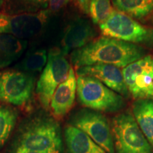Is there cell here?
Segmentation results:
<instances>
[{"label":"cell","instance_id":"cell-1","mask_svg":"<svg viewBox=\"0 0 153 153\" xmlns=\"http://www.w3.org/2000/svg\"><path fill=\"white\" fill-rule=\"evenodd\" d=\"M147 55L144 48L116 38L101 37L72 52L76 69L96 64H108L124 68Z\"/></svg>","mask_w":153,"mask_h":153},{"label":"cell","instance_id":"cell-2","mask_svg":"<svg viewBox=\"0 0 153 153\" xmlns=\"http://www.w3.org/2000/svg\"><path fill=\"white\" fill-rule=\"evenodd\" d=\"M76 94L80 104L97 111L117 112L126 105L123 96L91 76H77Z\"/></svg>","mask_w":153,"mask_h":153},{"label":"cell","instance_id":"cell-3","mask_svg":"<svg viewBox=\"0 0 153 153\" xmlns=\"http://www.w3.org/2000/svg\"><path fill=\"white\" fill-rule=\"evenodd\" d=\"M101 33L153 51V27L144 26L123 13L114 10L103 24Z\"/></svg>","mask_w":153,"mask_h":153},{"label":"cell","instance_id":"cell-4","mask_svg":"<svg viewBox=\"0 0 153 153\" xmlns=\"http://www.w3.org/2000/svg\"><path fill=\"white\" fill-rule=\"evenodd\" d=\"M18 148L36 152H61L62 138L58 124L49 118H34L23 131Z\"/></svg>","mask_w":153,"mask_h":153},{"label":"cell","instance_id":"cell-5","mask_svg":"<svg viewBox=\"0 0 153 153\" xmlns=\"http://www.w3.org/2000/svg\"><path fill=\"white\" fill-rule=\"evenodd\" d=\"M110 125L116 153H152V146L131 113L116 115Z\"/></svg>","mask_w":153,"mask_h":153},{"label":"cell","instance_id":"cell-6","mask_svg":"<svg viewBox=\"0 0 153 153\" xmlns=\"http://www.w3.org/2000/svg\"><path fill=\"white\" fill-rule=\"evenodd\" d=\"M65 55L61 50L50 51L47 63L36 85L40 102L46 109L50 107L55 89L67 79L71 68Z\"/></svg>","mask_w":153,"mask_h":153},{"label":"cell","instance_id":"cell-7","mask_svg":"<svg viewBox=\"0 0 153 153\" xmlns=\"http://www.w3.org/2000/svg\"><path fill=\"white\" fill-rule=\"evenodd\" d=\"M70 125L87 134L107 153H115L111 125L106 116L91 109H82L73 115Z\"/></svg>","mask_w":153,"mask_h":153},{"label":"cell","instance_id":"cell-8","mask_svg":"<svg viewBox=\"0 0 153 153\" xmlns=\"http://www.w3.org/2000/svg\"><path fill=\"white\" fill-rule=\"evenodd\" d=\"M126 87L134 99H153V55H148L122 69Z\"/></svg>","mask_w":153,"mask_h":153},{"label":"cell","instance_id":"cell-9","mask_svg":"<svg viewBox=\"0 0 153 153\" xmlns=\"http://www.w3.org/2000/svg\"><path fill=\"white\" fill-rule=\"evenodd\" d=\"M50 11L19 14H0V34H7L25 39L37 36L43 29Z\"/></svg>","mask_w":153,"mask_h":153},{"label":"cell","instance_id":"cell-10","mask_svg":"<svg viewBox=\"0 0 153 153\" xmlns=\"http://www.w3.org/2000/svg\"><path fill=\"white\" fill-rule=\"evenodd\" d=\"M34 87V78L30 73L14 71L0 72V101L23 106L29 101Z\"/></svg>","mask_w":153,"mask_h":153},{"label":"cell","instance_id":"cell-11","mask_svg":"<svg viewBox=\"0 0 153 153\" xmlns=\"http://www.w3.org/2000/svg\"><path fill=\"white\" fill-rule=\"evenodd\" d=\"M77 76H88L102 82L107 87L123 96L129 97L130 93L126 87L123 72L118 67L108 64H96L76 69Z\"/></svg>","mask_w":153,"mask_h":153},{"label":"cell","instance_id":"cell-12","mask_svg":"<svg viewBox=\"0 0 153 153\" xmlns=\"http://www.w3.org/2000/svg\"><path fill=\"white\" fill-rule=\"evenodd\" d=\"M97 35V30L89 21L84 19L74 20L65 30L61 51L67 55L70 51H74L85 46L94 40Z\"/></svg>","mask_w":153,"mask_h":153},{"label":"cell","instance_id":"cell-13","mask_svg":"<svg viewBox=\"0 0 153 153\" xmlns=\"http://www.w3.org/2000/svg\"><path fill=\"white\" fill-rule=\"evenodd\" d=\"M76 93V77L71 68L67 79L57 87L51 99L50 108L56 119H61L73 106Z\"/></svg>","mask_w":153,"mask_h":153},{"label":"cell","instance_id":"cell-14","mask_svg":"<svg viewBox=\"0 0 153 153\" xmlns=\"http://www.w3.org/2000/svg\"><path fill=\"white\" fill-rule=\"evenodd\" d=\"M68 153H107L87 134L72 125L65 130Z\"/></svg>","mask_w":153,"mask_h":153},{"label":"cell","instance_id":"cell-15","mask_svg":"<svg viewBox=\"0 0 153 153\" xmlns=\"http://www.w3.org/2000/svg\"><path fill=\"white\" fill-rule=\"evenodd\" d=\"M132 110L139 128L153 148V99H137Z\"/></svg>","mask_w":153,"mask_h":153},{"label":"cell","instance_id":"cell-16","mask_svg":"<svg viewBox=\"0 0 153 153\" xmlns=\"http://www.w3.org/2000/svg\"><path fill=\"white\" fill-rule=\"evenodd\" d=\"M27 41L16 36L0 34V68L11 65L22 56Z\"/></svg>","mask_w":153,"mask_h":153},{"label":"cell","instance_id":"cell-17","mask_svg":"<svg viewBox=\"0 0 153 153\" xmlns=\"http://www.w3.org/2000/svg\"><path fill=\"white\" fill-rule=\"evenodd\" d=\"M117 11L135 20L143 21L153 13V0H111Z\"/></svg>","mask_w":153,"mask_h":153},{"label":"cell","instance_id":"cell-18","mask_svg":"<svg viewBox=\"0 0 153 153\" xmlns=\"http://www.w3.org/2000/svg\"><path fill=\"white\" fill-rule=\"evenodd\" d=\"M48 61L46 50L38 49L31 51L17 65V68L28 72H40L43 70Z\"/></svg>","mask_w":153,"mask_h":153},{"label":"cell","instance_id":"cell-19","mask_svg":"<svg viewBox=\"0 0 153 153\" xmlns=\"http://www.w3.org/2000/svg\"><path fill=\"white\" fill-rule=\"evenodd\" d=\"M114 10L111 0H90L88 14L94 24L100 25L109 18Z\"/></svg>","mask_w":153,"mask_h":153},{"label":"cell","instance_id":"cell-20","mask_svg":"<svg viewBox=\"0 0 153 153\" xmlns=\"http://www.w3.org/2000/svg\"><path fill=\"white\" fill-rule=\"evenodd\" d=\"M16 118L17 114L14 110L8 107H0V147L8 138Z\"/></svg>","mask_w":153,"mask_h":153},{"label":"cell","instance_id":"cell-21","mask_svg":"<svg viewBox=\"0 0 153 153\" xmlns=\"http://www.w3.org/2000/svg\"><path fill=\"white\" fill-rule=\"evenodd\" d=\"M22 5V8L28 9V13H34L45 10L48 5V0H17Z\"/></svg>","mask_w":153,"mask_h":153},{"label":"cell","instance_id":"cell-22","mask_svg":"<svg viewBox=\"0 0 153 153\" xmlns=\"http://www.w3.org/2000/svg\"><path fill=\"white\" fill-rule=\"evenodd\" d=\"M71 0H48V6L51 11H58L68 4Z\"/></svg>","mask_w":153,"mask_h":153},{"label":"cell","instance_id":"cell-23","mask_svg":"<svg viewBox=\"0 0 153 153\" xmlns=\"http://www.w3.org/2000/svg\"><path fill=\"white\" fill-rule=\"evenodd\" d=\"M78 4H79L81 10L83 11L84 13L88 14L89 12V5L90 0H76Z\"/></svg>","mask_w":153,"mask_h":153},{"label":"cell","instance_id":"cell-24","mask_svg":"<svg viewBox=\"0 0 153 153\" xmlns=\"http://www.w3.org/2000/svg\"><path fill=\"white\" fill-rule=\"evenodd\" d=\"M15 153H61V152H36V151H30L24 150L17 148Z\"/></svg>","mask_w":153,"mask_h":153},{"label":"cell","instance_id":"cell-25","mask_svg":"<svg viewBox=\"0 0 153 153\" xmlns=\"http://www.w3.org/2000/svg\"><path fill=\"white\" fill-rule=\"evenodd\" d=\"M143 22H149V23H150V24H153V13L151 15H150L148 17H147L146 19H145Z\"/></svg>","mask_w":153,"mask_h":153},{"label":"cell","instance_id":"cell-26","mask_svg":"<svg viewBox=\"0 0 153 153\" xmlns=\"http://www.w3.org/2000/svg\"><path fill=\"white\" fill-rule=\"evenodd\" d=\"M4 1V0H0V10H1V7H2V6H3Z\"/></svg>","mask_w":153,"mask_h":153}]
</instances>
